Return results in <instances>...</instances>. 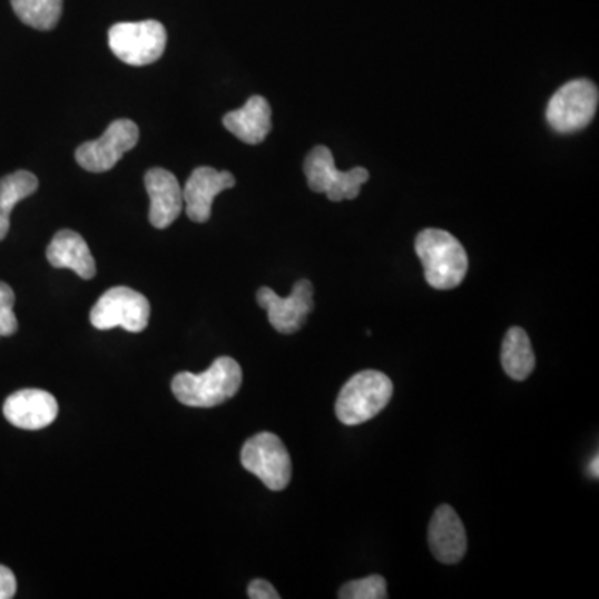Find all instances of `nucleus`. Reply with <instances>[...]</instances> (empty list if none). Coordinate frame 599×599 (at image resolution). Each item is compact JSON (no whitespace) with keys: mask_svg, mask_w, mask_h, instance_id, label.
<instances>
[{"mask_svg":"<svg viewBox=\"0 0 599 599\" xmlns=\"http://www.w3.org/2000/svg\"><path fill=\"white\" fill-rule=\"evenodd\" d=\"M303 170L310 190L325 194L332 202L353 200L359 197L360 188L370 178L369 170L363 167L348 171L336 170L332 150L323 146L315 147L306 155Z\"/></svg>","mask_w":599,"mask_h":599,"instance_id":"6","label":"nucleus"},{"mask_svg":"<svg viewBox=\"0 0 599 599\" xmlns=\"http://www.w3.org/2000/svg\"><path fill=\"white\" fill-rule=\"evenodd\" d=\"M244 373L230 356L215 360L204 373L181 372L171 380V392L178 402L194 409H212L234 399Z\"/></svg>","mask_w":599,"mask_h":599,"instance_id":"1","label":"nucleus"},{"mask_svg":"<svg viewBox=\"0 0 599 599\" xmlns=\"http://www.w3.org/2000/svg\"><path fill=\"white\" fill-rule=\"evenodd\" d=\"M150 320V303L140 292L129 287L107 291L94 305L90 323L97 330H112L120 326L130 333L147 328Z\"/></svg>","mask_w":599,"mask_h":599,"instance_id":"8","label":"nucleus"},{"mask_svg":"<svg viewBox=\"0 0 599 599\" xmlns=\"http://www.w3.org/2000/svg\"><path fill=\"white\" fill-rule=\"evenodd\" d=\"M150 197L149 220L158 230L170 227L184 208V188L177 177L165 168H151L146 174Z\"/></svg>","mask_w":599,"mask_h":599,"instance_id":"13","label":"nucleus"},{"mask_svg":"<svg viewBox=\"0 0 599 599\" xmlns=\"http://www.w3.org/2000/svg\"><path fill=\"white\" fill-rule=\"evenodd\" d=\"M13 303H16V294L9 285L0 282V333L2 336H10L19 328L16 313H13Z\"/></svg>","mask_w":599,"mask_h":599,"instance_id":"21","label":"nucleus"},{"mask_svg":"<svg viewBox=\"0 0 599 599\" xmlns=\"http://www.w3.org/2000/svg\"><path fill=\"white\" fill-rule=\"evenodd\" d=\"M224 126L238 140L248 146H258L267 139L272 130V107L267 99L254 96L242 109L228 112Z\"/></svg>","mask_w":599,"mask_h":599,"instance_id":"16","label":"nucleus"},{"mask_svg":"<svg viewBox=\"0 0 599 599\" xmlns=\"http://www.w3.org/2000/svg\"><path fill=\"white\" fill-rule=\"evenodd\" d=\"M109 47L129 66H150L164 56L167 30L158 20L116 23L109 30Z\"/></svg>","mask_w":599,"mask_h":599,"instance_id":"5","label":"nucleus"},{"mask_svg":"<svg viewBox=\"0 0 599 599\" xmlns=\"http://www.w3.org/2000/svg\"><path fill=\"white\" fill-rule=\"evenodd\" d=\"M13 12L26 26L52 30L62 17L63 0H10Z\"/></svg>","mask_w":599,"mask_h":599,"instance_id":"19","label":"nucleus"},{"mask_svg":"<svg viewBox=\"0 0 599 599\" xmlns=\"http://www.w3.org/2000/svg\"><path fill=\"white\" fill-rule=\"evenodd\" d=\"M257 302L267 310L268 322L284 335L297 333L313 310V285L308 281H300L287 298L278 297L272 288L262 287L257 292Z\"/></svg>","mask_w":599,"mask_h":599,"instance_id":"10","label":"nucleus"},{"mask_svg":"<svg viewBox=\"0 0 599 599\" xmlns=\"http://www.w3.org/2000/svg\"><path fill=\"white\" fill-rule=\"evenodd\" d=\"M598 464H599V458L597 454V456H595L593 460L590 461V467H588V471H590V474L591 477L595 478V480H598V477H599Z\"/></svg>","mask_w":599,"mask_h":599,"instance_id":"24","label":"nucleus"},{"mask_svg":"<svg viewBox=\"0 0 599 599\" xmlns=\"http://www.w3.org/2000/svg\"><path fill=\"white\" fill-rule=\"evenodd\" d=\"M430 550L436 560L445 564H454L463 560L467 553V531L456 511L443 504L433 514L429 530Z\"/></svg>","mask_w":599,"mask_h":599,"instance_id":"14","label":"nucleus"},{"mask_svg":"<svg viewBox=\"0 0 599 599\" xmlns=\"http://www.w3.org/2000/svg\"><path fill=\"white\" fill-rule=\"evenodd\" d=\"M139 127L132 120H114L100 139L82 144L76 150L77 164L92 174L110 170L127 151L139 144Z\"/></svg>","mask_w":599,"mask_h":599,"instance_id":"9","label":"nucleus"},{"mask_svg":"<svg viewBox=\"0 0 599 599\" xmlns=\"http://www.w3.org/2000/svg\"><path fill=\"white\" fill-rule=\"evenodd\" d=\"M17 580L12 571L0 564V599H10L16 597Z\"/></svg>","mask_w":599,"mask_h":599,"instance_id":"23","label":"nucleus"},{"mask_svg":"<svg viewBox=\"0 0 599 599\" xmlns=\"http://www.w3.org/2000/svg\"><path fill=\"white\" fill-rule=\"evenodd\" d=\"M2 412L17 429L36 432L52 425L59 415V403L43 390H20L6 400Z\"/></svg>","mask_w":599,"mask_h":599,"instance_id":"11","label":"nucleus"},{"mask_svg":"<svg viewBox=\"0 0 599 599\" xmlns=\"http://www.w3.org/2000/svg\"><path fill=\"white\" fill-rule=\"evenodd\" d=\"M392 396V380L379 370H365L343 386L336 400V416L343 425H362L383 412Z\"/></svg>","mask_w":599,"mask_h":599,"instance_id":"3","label":"nucleus"},{"mask_svg":"<svg viewBox=\"0 0 599 599\" xmlns=\"http://www.w3.org/2000/svg\"><path fill=\"white\" fill-rule=\"evenodd\" d=\"M242 467L261 478L272 491H282L292 480V460L284 442L274 433L262 432L247 440L240 454Z\"/></svg>","mask_w":599,"mask_h":599,"instance_id":"7","label":"nucleus"},{"mask_svg":"<svg viewBox=\"0 0 599 599\" xmlns=\"http://www.w3.org/2000/svg\"><path fill=\"white\" fill-rule=\"evenodd\" d=\"M338 598L342 599H385L386 593L385 578L380 575L363 578V580L350 581L340 590Z\"/></svg>","mask_w":599,"mask_h":599,"instance_id":"20","label":"nucleus"},{"mask_svg":"<svg viewBox=\"0 0 599 599\" xmlns=\"http://www.w3.org/2000/svg\"><path fill=\"white\" fill-rule=\"evenodd\" d=\"M0 338H2V333H0Z\"/></svg>","mask_w":599,"mask_h":599,"instance_id":"25","label":"nucleus"},{"mask_svg":"<svg viewBox=\"0 0 599 599\" xmlns=\"http://www.w3.org/2000/svg\"><path fill=\"white\" fill-rule=\"evenodd\" d=\"M47 261L53 268H69L84 281L96 277V261L82 235L73 230H60L47 247Z\"/></svg>","mask_w":599,"mask_h":599,"instance_id":"15","label":"nucleus"},{"mask_svg":"<svg viewBox=\"0 0 599 599\" xmlns=\"http://www.w3.org/2000/svg\"><path fill=\"white\" fill-rule=\"evenodd\" d=\"M415 251L425 268L430 287L436 291H451L464 281L468 274V255L463 245L439 228L420 232Z\"/></svg>","mask_w":599,"mask_h":599,"instance_id":"2","label":"nucleus"},{"mask_svg":"<svg viewBox=\"0 0 599 599\" xmlns=\"http://www.w3.org/2000/svg\"><path fill=\"white\" fill-rule=\"evenodd\" d=\"M234 185L235 177L230 171L212 167L195 168L184 187V207L188 218L197 224L210 220L214 198Z\"/></svg>","mask_w":599,"mask_h":599,"instance_id":"12","label":"nucleus"},{"mask_svg":"<svg viewBox=\"0 0 599 599\" xmlns=\"http://www.w3.org/2000/svg\"><path fill=\"white\" fill-rule=\"evenodd\" d=\"M598 102V87L591 80H571L548 102V124L558 134L580 132L597 116Z\"/></svg>","mask_w":599,"mask_h":599,"instance_id":"4","label":"nucleus"},{"mask_svg":"<svg viewBox=\"0 0 599 599\" xmlns=\"http://www.w3.org/2000/svg\"><path fill=\"white\" fill-rule=\"evenodd\" d=\"M248 597L252 599H278L281 595L268 581L254 580L248 585Z\"/></svg>","mask_w":599,"mask_h":599,"instance_id":"22","label":"nucleus"},{"mask_svg":"<svg viewBox=\"0 0 599 599\" xmlns=\"http://www.w3.org/2000/svg\"><path fill=\"white\" fill-rule=\"evenodd\" d=\"M501 365L510 379L523 382L537 366L530 336L520 326H511L501 346Z\"/></svg>","mask_w":599,"mask_h":599,"instance_id":"17","label":"nucleus"},{"mask_svg":"<svg viewBox=\"0 0 599 599\" xmlns=\"http://www.w3.org/2000/svg\"><path fill=\"white\" fill-rule=\"evenodd\" d=\"M39 180L32 171L17 170L0 178V242L10 230V212L23 198L36 194Z\"/></svg>","mask_w":599,"mask_h":599,"instance_id":"18","label":"nucleus"}]
</instances>
